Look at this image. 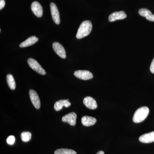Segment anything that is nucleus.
Returning <instances> with one entry per match:
<instances>
[{
	"instance_id": "nucleus-18",
	"label": "nucleus",
	"mask_w": 154,
	"mask_h": 154,
	"mask_svg": "<svg viewBox=\"0 0 154 154\" xmlns=\"http://www.w3.org/2000/svg\"><path fill=\"white\" fill-rule=\"evenodd\" d=\"M54 154H77L73 150L67 149H60L54 152Z\"/></svg>"
},
{
	"instance_id": "nucleus-2",
	"label": "nucleus",
	"mask_w": 154,
	"mask_h": 154,
	"mask_svg": "<svg viewBox=\"0 0 154 154\" xmlns=\"http://www.w3.org/2000/svg\"><path fill=\"white\" fill-rule=\"evenodd\" d=\"M149 113V110L148 107L146 106L140 107L135 112L133 117V121L134 123H140L147 118Z\"/></svg>"
},
{
	"instance_id": "nucleus-9",
	"label": "nucleus",
	"mask_w": 154,
	"mask_h": 154,
	"mask_svg": "<svg viewBox=\"0 0 154 154\" xmlns=\"http://www.w3.org/2000/svg\"><path fill=\"white\" fill-rule=\"evenodd\" d=\"M31 10L35 16L38 17H42L43 14V9L39 3L34 2L32 3L31 6Z\"/></svg>"
},
{
	"instance_id": "nucleus-6",
	"label": "nucleus",
	"mask_w": 154,
	"mask_h": 154,
	"mask_svg": "<svg viewBox=\"0 0 154 154\" xmlns=\"http://www.w3.org/2000/svg\"><path fill=\"white\" fill-rule=\"evenodd\" d=\"M30 98L32 104L34 107L37 109H39L40 107V101L37 93L33 90L29 91Z\"/></svg>"
},
{
	"instance_id": "nucleus-14",
	"label": "nucleus",
	"mask_w": 154,
	"mask_h": 154,
	"mask_svg": "<svg viewBox=\"0 0 154 154\" xmlns=\"http://www.w3.org/2000/svg\"><path fill=\"white\" fill-rule=\"evenodd\" d=\"M71 105V103L67 100H60L55 102L54 105V109L56 111H59L62 109L63 107H68Z\"/></svg>"
},
{
	"instance_id": "nucleus-20",
	"label": "nucleus",
	"mask_w": 154,
	"mask_h": 154,
	"mask_svg": "<svg viewBox=\"0 0 154 154\" xmlns=\"http://www.w3.org/2000/svg\"><path fill=\"white\" fill-rule=\"evenodd\" d=\"M15 137L14 136L11 135L9 136L7 139V143L10 145H12L15 142Z\"/></svg>"
},
{
	"instance_id": "nucleus-12",
	"label": "nucleus",
	"mask_w": 154,
	"mask_h": 154,
	"mask_svg": "<svg viewBox=\"0 0 154 154\" xmlns=\"http://www.w3.org/2000/svg\"><path fill=\"white\" fill-rule=\"evenodd\" d=\"M83 103L86 107L91 110L96 109L98 107L96 100L90 96L85 97L83 100Z\"/></svg>"
},
{
	"instance_id": "nucleus-7",
	"label": "nucleus",
	"mask_w": 154,
	"mask_h": 154,
	"mask_svg": "<svg viewBox=\"0 0 154 154\" xmlns=\"http://www.w3.org/2000/svg\"><path fill=\"white\" fill-rule=\"evenodd\" d=\"M50 9L51 16L54 22H55L56 24L58 25L60 23V18L59 12L57 7L54 3H51L50 4Z\"/></svg>"
},
{
	"instance_id": "nucleus-3",
	"label": "nucleus",
	"mask_w": 154,
	"mask_h": 154,
	"mask_svg": "<svg viewBox=\"0 0 154 154\" xmlns=\"http://www.w3.org/2000/svg\"><path fill=\"white\" fill-rule=\"evenodd\" d=\"M28 63L30 67L34 70L36 72L42 75L46 74V72L41 66V65L38 63V62L35 60L30 58L28 59Z\"/></svg>"
},
{
	"instance_id": "nucleus-1",
	"label": "nucleus",
	"mask_w": 154,
	"mask_h": 154,
	"mask_svg": "<svg viewBox=\"0 0 154 154\" xmlns=\"http://www.w3.org/2000/svg\"><path fill=\"white\" fill-rule=\"evenodd\" d=\"M92 30V24L91 21L86 20L82 22L78 29L76 38L80 39L88 36Z\"/></svg>"
},
{
	"instance_id": "nucleus-15",
	"label": "nucleus",
	"mask_w": 154,
	"mask_h": 154,
	"mask_svg": "<svg viewBox=\"0 0 154 154\" xmlns=\"http://www.w3.org/2000/svg\"><path fill=\"white\" fill-rule=\"evenodd\" d=\"M38 38L36 36H31L22 42L19 45L21 48L28 47L38 42Z\"/></svg>"
},
{
	"instance_id": "nucleus-16",
	"label": "nucleus",
	"mask_w": 154,
	"mask_h": 154,
	"mask_svg": "<svg viewBox=\"0 0 154 154\" xmlns=\"http://www.w3.org/2000/svg\"><path fill=\"white\" fill-rule=\"evenodd\" d=\"M96 119L94 117L90 116H84L82 119V123L85 126H91L96 123Z\"/></svg>"
},
{
	"instance_id": "nucleus-22",
	"label": "nucleus",
	"mask_w": 154,
	"mask_h": 154,
	"mask_svg": "<svg viewBox=\"0 0 154 154\" xmlns=\"http://www.w3.org/2000/svg\"><path fill=\"white\" fill-rule=\"evenodd\" d=\"M5 5V0H0V10H2Z\"/></svg>"
},
{
	"instance_id": "nucleus-19",
	"label": "nucleus",
	"mask_w": 154,
	"mask_h": 154,
	"mask_svg": "<svg viewBox=\"0 0 154 154\" xmlns=\"http://www.w3.org/2000/svg\"><path fill=\"white\" fill-rule=\"evenodd\" d=\"M21 139L23 142L29 141L31 138V134L30 132H23L21 134Z\"/></svg>"
},
{
	"instance_id": "nucleus-13",
	"label": "nucleus",
	"mask_w": 154,
	"mask_h": 154,
	"mask_svg": "<svg viewBox=\"0 0 154 154\" xmlns=\"http://www.w3.org/2000/svg\"><path fill=\"white\" fill-rule=\"evenodd\" d=\"M138 13L142 17H146L147 20L154 22V15L149 10L146 8H142L139 10Z\"/></svg>"
},
{
	"instance_id": "nucleus-5",
	"label": "nucleus",
	"mask_w": 154,
	"mask_h": 154,
	"mask_svg": "<svg viewBox=\"0 0 154 154\" xmlns=\"http://www.w3.org/2000/svg\"><path fill=\"white\" fill-rule=\"evenodd\" d=\"M74 75L80 79L87 80L93 78V75L91 72L87 70H77L75 72Z\"/></svg>"
},
{
	"instance_id": "nucleus-21",
	"label": "nucleus",
	"mask_w": 154,
	"mask_h": 154,
	"mask_svg": "<svg viewBox=\"0 0 154 154\" xmlns=\"http://www.w3.org/2000/svg\"><path fill=\"white\" fill-rule=\"evenodd\" d=\"M150 70V71L152 73L154 74V58L152 61L151 64Z\"/></svg>"
},
{
	"instance_id": "nucleus-11",
	"label": "nucleus",
	"mask_w": 154,
	"mask_h": 154,
	"mask_svg": "<svg viewBox=\"0 0 154 154\" xmlns=\"http://www.w3.org/2000/svg\"><path fill=\"white\" fill-rule=\"evenodd\" d=\"M140 142L144 143H151L154 142V131L145 134L139 138Z\"/></svg>"
},
{
	"instance_id": "nucleus-10",
	"label": "nucleus",
	"mask_w": 154,
	"mask_h": 154,
	"mask_svg": "<svg viewBox=\"0 0 154 154\" xmlns=\"http://www.w3.org/2000/svg\"><path fill=\"white\" fill-rule=\"evenodd\" d=\"M127 17L126 14L123 11L115 12L109 16L108 19L110 22H113L118 20L125 19Z\"/></svg>"
},
{
	"instance_id": "nucleus-4",
	"label": "nucleus",
	"mask_w": 154,
	"mask_h": 154,
	"mask_svg": "<svg viewBox=\"0 0 154 154\" xmlns=\"http://www.w3.org/2000/svg\"><path fill=\"white\" fill-rule=\"evenodd\" d=\"M53 48L56 53L62 58L66 57V51L63 45L58 42H54L52 45Z\"/></svg>"
},
{
	"instance_id": "nucleus-23",
	"label": "nucleus",
	"mask_w": 154,
	"mask_h": 154,
	"mask_svg": "<svg viewBox=\"0 0 154 154\" xmlns=\"http://www.w3.org/2000/svg\"><path fill=\"white\" fill-rule=\"evenodd\" d=\"M96 154H105V153H104V152L102 151H99Z\"/></svg>"
},
{
	"instance_id": "nucleus-17",
	"label": "nucleus",
	"mask_w": 154,
	"mask_h": 154,
	"mask_svg": "<svg viewBox=\"0 0 154 154\" xmlns=\"http://www.w3.org/2000/svg\"><path fill=\"white\" fill-rule=\"evenodd\" d=\"M7 82L9 88L11 90H14L16 89V84L14 76L11 74L7 76Z\"/></svg>"
},
{
	"instance_id": "nucleus-8",
	"label": "nucleus",
	"mask_w": 154,
	"mask_h": 154,
	"mask_svg": "<svg viewBox=\"0 0 154 154\" xmlns=\"http://www.w3.org/2000/svg\"><path fill=\"white\" fill-rule=\"evenodd\" d=\"M77 115L74 112L70 113L62 117V121L67 122L72 126H74L76 122Z\"/></svg>"
}]
</instances>
